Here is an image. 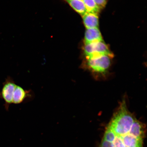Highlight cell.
I'll list each match as a JSON object with an SVG mask.
<instances>
[{
	"label": "cell",
	"instance_id": "1",
	"mask_svg": "<svg viewBox=\"0 0 147 147\" xmlns=\"http://www.w3.org/2000/svg\"><path fill=\"white\" fill-rule=\"evenodd\" d=\"M136 119L128 111L125 101L123 100L108 126L115 135H124L129 132Z\"/></svg>",
	"mask_w": 147,
	"mask_h": 147
},
{
	"label": "cell",
	"instance_id": "2",
	"mask_svg": "<svg viewBox=\"0 0 147 147\" xmlns=\"http://www.w3.org/2000/svg\"><path fill=\"white\" fill-rule=\"evenodd\" d=\"M84 52L87 59L102 55H107L111 58L113 57V53L104 41L86 44Z\"/></svg>",
	"mask_w": 147,
	"mask_h": 147
},
{
	"label": "cell",
	"instance_id": "3",
	"mask_svg": "<svg viewBox=\"0 0 147 147\" xmlns=\"http://www.w3.org/2000/svg\"><path fill=\"white\" fill-rule=\"evenodd\" d=\"M112 58L107 55H102L87 59L88 68L93 72L104 74L109 69Z\"/></svg>",
	"mask_w": 147,
	"mask_h": 147
},
{
	"label": "cell",
	"instance_id": "4",
	"mask_svg": "<svg viewBox=\"0 0 147 147\" xmlns=\"http://www.w3.org/2000/svg\"><path fill=\"white\" fill-rule=\"evenodd\" d=\"M16 85L13 79L8 76L3 82L0 91V98L4 101L5 108L7 110H8L9 106L12 104L13 97Z\"/></svg>",
	"mask_w": 147,
	"mask_h": 147
},
{
	"label": "cell",
	"instance_id": "5",
	"mask_svg": "<svg viewBox=\"0 0 147 147\" xmlns=\"http://www.w3.org/2000/svg\"><path fill=\"white\" fill-rule=\"evenodd\" d=\"M34 96L32 90H25L16 85L14 92L12 104L18 105L28 102L32 100Z\"/></svg>",
	"mask_w": 147,
	"mask_h": 147
},
{
	"label": "cell",
	"instance_id": "6",
	"mask_svg": "<svg viewBox=\"0 0 147 147\" xmlns=\"http://www.w3.org/2000/svg\"><path fill=\"white\" fill-rule=\"evenodd\" d=\"M104 41L98 28L87 29L84 36L85 45Z\"/></svg>",
	"mask_w": 147,
	"mask_h": 147
},
{
	"label": "cell",
	"instance_id": "7",
	"mask_svg": "<svg viewBox=\"0 0 147 147\" xmlns=\"http://www.w3.org/2000/svg\"><path fill=\"white\" fill-rule=\"evenodd\" d=\"M82 16L84 25L86 28H98L99 25L98 14L87 12Z\"/></svg>",
	"mask_w": 147,
	"mask_h": 147
},
{
	"label": "cell",
	"instance_id": "8",
	"mask_svg": "<svg viewBox=\"0 0 147 147\" xmlns=\"http://www.w3.org/2000/svg\"><path fill=\"white\" fill-rule=\"evenodd\" d=\"M71 6L82 16L87 12L82 0H65Z\"/></svg>",
	"mask_w": 147,
	"mask_h": 147
},
{
	"label": "cell",
	"instance_id": "9",
	"mask_svg": "<svg viewBox=\"0 0 147 147\" xmlns=\"http://www.w3.org/2000/svg\"><path fill=\"white\" fill-rule=\"evenodd\" d=\"M87 12L98 14L100 9L95 2L94 0H82Z\"/></svg>",
	"mask_w": 147,
	"mask_h": 147
},
{
	"label": "cell",
	"instance_id": "10",
	"mask_svg": "<svg viewBox=\"0 0 147 147\" xmlns=\"http://www.w3.org/2000/svg\"><path fill=\"white\" fill-rule=\"evenodd\" d=\"M95 2L100 9L105 7L106 4L107 0H94Z\"/></svg>",
	"mask_w": 147,
	"mask_h": 147
},
{
	"label": "cell",
	"instance_id": "11",
	"mask_svg": "<svg viewBox=\"0 0 147 147\" xmlns=\"http://www.w3.org/2000/svg\"><path fill=\"white\" fill-rule=\"evenodd\" d=\"M100 147H113V143L103 139Z\"/></svg>",
	"mask_w": 147,
	"mask_h": 147
}]
</instances>
